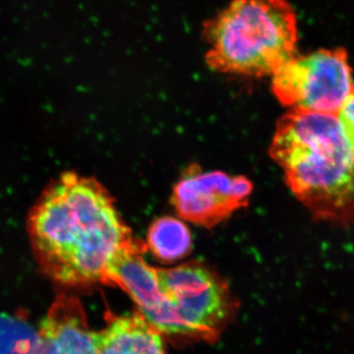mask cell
<instances>
[{"label": "cell", "instance_id": "obj_1", "mask_svg": "<svg viewBox=\"0 0 354 354\" xmlns=\"http://www.w3.org/2000/svg\"><path fill=\"white\" fill-rule=\"evenodd\" d=\"M27 230L41 271L65 286L106 283L114 261L143 243L133 237L106 188L75 172L48 184L32 205Z\"/></svg>", "mask_w": 354, "mask_h": 354}, {"label": "cell", "instance_id": "obj_2", "mask_svg": "<svg viewBox=\"0 0 354 354\" xmlns=\"http://www.w3.org/2000/svg\"><path fill=\"white\" fill-rule=\"evenodd\" d=\"M270 155L314 218L354 225V148L337 115L291 109L279 120Z\"/></svg>", "mask_w": 354, "mask_h": 354}, {"label": "cell", "instance_id": "obj_3", "mask_svg": "<svg viewBox=\"0 0 354 354\" xmlns=\"http://www.w3.org/2000/svg\"><path fill=\"white\" fill-rule=\"evenodd\" d=\"M297 18L286 0H232L205 22L207 64L223 73L272 75L295 57Z\"/></svg>", "mask_w": 354, "mask_h": 354}, {"label": "cell", "instance_id": "obj_4", "mask_svg": "<svg viewBox=\"0 0 354 354\" xmlns=\"http://www.w3.org/2000/svg\"><path fill=\"white\" fill-rule=\"evenodd\" d=\"M235 307L220 277L199 264L157 269L140 314L162 334L214 339Z\"/></svg>", "mask_w": 354, "mask_h": 354}, {"label": "cell", "instance_id": "obj_5", "mask_svg": "<svg viewBox=\"0 0 354 354\" xmlns=\"http://www.w3.org/2000/svg\"><path fill=\"white\" fill-rule=\"evenodd\" d=\"M344 48L295 57L272 74L277 99L291 109L339 115L353 87Z\"/></svg>", "mask_w": 354, "mask_h": 354}, {"label": "cell", "instance_id": "obj_6", "mask_svg": "<svg viewBox=\"0 0 354 354\" xmlns=\"http://www.w3.org/2000/svg\"><path fill=\"white\" fill-rule=\"evenodd\" d=\"M252 183L242 176L188 167L174 185L171 202L183 220L212 227L248 204Z\"/></svg>", "mask_w": 354, "mask_h": 354}, {"label": "cell", "instance_id": "obj_7", "mask_svg": "<svg viewBox=\"0 0 354 354\" xmlns=\"http://www.w3.org/2000/svg\"><path fill=\"white\" fill-rule=\"evenodd\" d=\"M97 339L80 301L60 295L39 324L38 337L26 354H99Z\"/></svg>", "mask_w": 354, "mask_h": 354}, {"label": "cell", "instance_id": "obj_8", "mask_svg": "<svg viewBox=\"0 0 354 354\" xmlns=\"http://www.w3.org/2000/svg\"><path fill=\"white\" fill-rule=\"evenodd\" d=\"M97 341L99 354H165L160 333L141 314L109 316Z\"/></svg>", "mask_w": 354, "mask_h": 354}, {"label": "cell", "instance_id": "obj_9", "mask_svg": "<svg viewBox=\"0 0 354 354\" xmlns=\"http://www.w3.org/2000/svg\"><path fill=\"white\" fill-rule=\"evenodd\" d=\"M147 244L158 260L171 263L189 253L192 239L189 228L183 221L174 216H162L149 228Z\"/></svg>", "mask_w": 354, "mask_h": 354}, {"label": "cell", "instance_id": "obj_10", "mask_svg": "<svg viewBox=\"0 0 354 354\" xmlns=\"http://www.w3.org/2000/svg\"><path fill=\"white\" fill-rule=\"evenodd\" d=\"M337 118L348 137L349 143L354 148V85Z\"/></svg>", "mask_w": 354, "mask_h": 354}]
</instances>
